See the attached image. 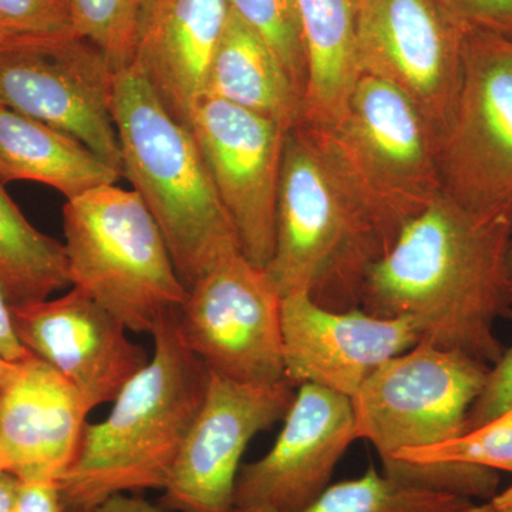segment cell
<instances>
[{
  "label": "cell",
  "instance_id": "obj_24",
  "mask_svg": "<svg viewBox=\"0 0 512 512\" xmlns=\"http://www.w3.org/2000/svg\"><path fill=\"white\" fill-rule=\"evenodd\" d=\"M143 5L144 0H72L74 33L120 72L133 63Z\"/></svg>",
  "mask_w": 512,
  "mask_h": 512
},
{
  "label": "cell",
  "instance_id": "obj_15",
  "mask_svg": "<svg viewBox=\"0 0 512 512\" xmlns=\"http://www.w3.org/2000/svg\"><path fill=\"white\" fill-rule=\"evenodd\" d=\"M10 315L23 348L72 384L92 412L113 403L151 359L116 316L73 286L59 298L10 306Z\"/></svg>",
  "mask_w": 512,
  "mask_h": 512
},
{
  "label": "cell",
  "instance_id": "obj_2",
  "mask_svg": "<svg viewBox=\"0 0 512 512\" xmlns=\"http://www.w3.org/2000/svg\"><path fill=\"white\" fill-rule=\"evenodd\" d=\"M177 311L151 333L148 365L87 423L73 466L59 481L64 512H90L117 494L164 490L207 396L210 370L185 345Z\"/></svg>",
  "mask_w": 512,
  "mask_h": 512
},
{
  "label": "cell",
  "instance_id": "obj_11",
  "mask_svg": "<svg viewBox=\"0 0 512 512\" xmlns=\"http://www.w3.org/2000/svg\"><path fill=\"white\" fill-rule=\"evenodd\" d=\"M433 0H362L357 15L360 74L399 90L439 144L456 109L464 36Z\"/></svg>",
  "mask_w": 512,
  "mask_h": 512
},
{
  "label": "cell",
  "instance_id": "obj_4",
  "mask_svg": "<svg viewBox=\"0 0 512 512\" xmlns=\"http://www.w3.org/2000/svg\"><path fill=\"white\" fill-rule=\"evenodd\" d=\"M382 245L352 192L303 124L286 133L275 247L265 269L281 298L309 296L332 311L360 308Z\"/></svg>",
  "mask_w": 512,
  "mask_h": 512
},
{
  "label": "cell",
  "instance_id": "obj_28",
  "mask_svg": "<svg viewBox=\"0 0 512 512\" xmlns=\"http://www.w3.org/2000/svg\"><path fill=\"white\" fill-rule=\"evenodd\" d=\"M504 316L512 320V309L508 308ZM510 407H512V345L510 349L504 350L500 360L488 370L483 392L468 413L466 431L476 429L481 424L493 420Z\"/></svg>",
  "mask_w": 512,
  "mask_h": 512
},
{
  "label": "cell",
  "instance_id": "obj_6",
  "mask_svg": "<svg viewBox=\"0 0 512 512\" xmlns=\"http://www.w3.org/2000/svg\"><path fill=\"white\" fill-rule=\"evenodd\" d=\"M63 232L70 284L128 332L151 335L163 316L183 306L187 288L136 191L101 185L67 200Z\"/></svg>",
  "mask_w": 512,
  "mask_h": 512
},
{
  "label": "cell",
  "instance_id": "obj_30",
  "mask_svg": "<svg viewBox=\"0 0 512 512\" xmlns=\"http://www.w3.org/2000/svg\"><path fill=\"white\" fill-rule=\"evenodd\" d=\"M28 355V350L23 348L16 336L15 329H13L10 305L5 293L0 288V356L10 362H19Z\"/></svg>",
  "mask_w": 512,
  "mask_h": 512
},
{
  "label": "cell",
  "instance_id": "obj_3",
  "mask_svg": "<svg viewBox=\"0 0 512 512\" xmlns=\"http://www.w3.org/2000/svg\"><path fill=\"white\" fill-rule=\"evenodd\" d=\"M111 111L123 177L163 232L188 291L218 259L239 249L197 138L134 64L114 77Z\"/></svg>",
  "mask_w": 512,
  "mask_h": 512
},
{
  "label": "cell",
  "instance_id": "obj_25",
  "mask_svg": "<svg viewBox=\"0 0 512 512\" xmlns=\"http://www.w3.org/2000/svg\"><path fill=\"white\" fill-rule=\"evenodd\" d=\"M229 5L272 50L303 100L306 57L296 0H229Z\"/></svg>",
  "mask_w": 512,
  "mask_h": 512
},
{
  "label": "cell",
  "instance_id": "obj_31",
  "mask_svg": "<svg viewBox=\"0 0 512 512\" xmlns=\"http://www.w3.org/2000/svg\"><path fill=\"white\" fill-rule=\"evenodd\" d=\"M90 512H171L163 507L148 503L136 495L117 494L107 498Z\"/></svg>",
  "mask_w": 512,
  "mask_h": 512
},
{
  "label": "cell",
  "instance_id": "obj_33",
  "mask_svg": "<svg viewBox=\"0 0 512 512\" xmlns=\"http://www.w3.org/2000/svg\"><path fill=\"white\" fill-rule=\"evenodd\" d=\"M490 501L498 512H512V485L503 493L495 494Z\"/></svg>",
  "mask_w": 512,
  "mask_h": 512
},
{
  "label": "cell",
  "instance_id": "obj_8",
  "mask_svg": "<svg viewBox=\"0 0 512 512\" xmlns=\"http://www.w3.org/2000/svg\"><path fill=\"white\" fill-rule=\"evenodd\" d=\"M490 366L454 350L419 342L384 362L352 399L356 439L379 453L439 446L466 431Z\"/></svg>",
  "mask_w": 512,
  "mask_h": 512
},
{
  "label": "cell",
  "instance_id": "obj_5",
  "mask_svg": "<svg viewBox=\"0 0 512 512\" xmlns=\"http://www.w3.org/2000/svg\"><path fill=\"white\" fill-rule=\"evenodd\" d=\"M308 128L383 254L443 192L439 138L412 101L382 80L360 74L342 117L330 127Z\"/></svg>",
  "mask_w": 512,
  "mask_h": 512
},
{
  "label": "cell",
  "instance_id": "obj_26",
  "mask_svg": "<svg viewBox=\"0 0 512 512\" xmlns=\"http://www.w3.org/2000/svg\"><path fill=\"white\" fill-rule=\"evenodd\" d=\"M0 23L16 37L76 35L72 0H0Z\"/></svg>",
  "mask_w": 512,
  "mask_h": 512
},
{
  "label": "cell",
  "instance_id": "obj_27",
  "mask_svg": "<svg viewBox=\"0 0 512 512\" xmlns=\"http://www.w3.org/2000/svg\"><path fill=\"white\" fill-rule=\"evenodd\" d=\"M464 30H481L512 39V0H433Z\"/></svg>",
  "mask_w": 512,
  "mask_h": 512
},
{
  "label": "cell",
  "instance_id": "obj_7",
  "mask_svg": "<svg viewBox=\"0 0 512 512\" xmlns=\"http://www.w3.org/2000/svg\"><path fill=\"white\" fill-rule=\"evenodd\" d=\"M444 194L481 220H512V39L467 30L453 119L439 144Z\"/></svg>",
  "mask_w": 512,
  "mask_h": 512
},
{
  "label": "cell",
  "instance_id": "obj_12",
  "mask_svg": "<svg viewBox=\"0 0 512 512\" xmlns=\"http://www.w3.org/2000/svg\"><path fill=\"white\" fill-rule=\"evenodd\" d=\"M187 124L242 255L265 271L274 254L279 178L289 128L210 94L194 101Z\"/></svg>",
  "mask_w": 512,
  "mask_h": 512
},
{
  "label": "cell",
  "instance_id": "obj_21",
  "mask_svg": "<svg viewBox=\"0 0 512 512\" xmlns=\"http://www.w3.org/2000/svg\"><path fill=\"white\" fill-rule=\"evenodd\" d=\"M204 94L286 128L298 126L302 121L303 100L284 67L264 40L232 10L212 59Z\"/></svg>",
  "mask_w": 512,
  "mask_h": 512
},
{
  "label": "cell",
  "instance_id": "obj_38",
  "mask_svg": "<svg viewBox=\"0 0 512 512\" xmlns=\"http://www.w3.org/2000/svg\"><path fill=\"white\" fill-rule=\"evenodd\" d=\"M2 474H6V468L5 464H3L2 457H0V476H2Z\"/></svg>",
  "mask_w": 512,
  "mask_h": 512
},
{
  "label": "cell",
  "instance_id": "obj_36",
  "mask_svg": "<svg viewBox=\"0 0 512 512\" xmlns=\"http://www.w3.org/2000/svg\"><path fill=\"white\" fill-rule=\"evenodd\" d=\"M463 512H498L495 510V507L491 501H485L483 504H476L473 503L470 505V507L467 508V510H464Z\"/></svg>",
  "mask_w": 512,
  "mask_h": 512
},
{
  "label": "cell",
  "instance_id": "obj_22",
  "mask_svg": "<svg viewBox=\"0 0 512 512\" xmlns=\"http://www.w3.org/2000/svg\"><path fill=\"white\" fill-rule=\"evenodd\" d=\"M69 286L64 244L33 227L0 183V288L9 305L45 301Z\"/></svg>",
  "mask_w": 512,
  "mask_h": 512
},
{
  "label": "cell",
  "instance_id": "obj_35",
  "mask_svg": "<svg viewBox=\"0 0 512 512\" xmlns=\"http://www.w3.org/2000/svg\"><path fill=\"white\" fill-rule=\"evenodd\" d=\"M505 279H507L508 298L512 302V231L507 249V261H505Z\"/></svg>",
  "mask_w": 512,
  "mask_h": 512
},
{
  "label": "cell",
  "instance_id": "obj_39",
  "mask_svg": "<svg viewBox=\"0 0 512 512\" xmlns=\"http://www.w3.org/2000/svg\"><path fill=\"white\" fill-rule=\"evenodd\" d=\"M356 2H357V5H359V3L362 2V0H356Z\"/></svg>",
  "mask_w": 512,
  "mask_h": 512
},
{
  "label": "cell",
  "instance_id": "obj_14",
  "mask_svg": "<svg viewBox=\"0 0 512 512\" xmlns=\"http://www.w3.org/2000/svg\"><path fill=\"white\" fill-rule=\"evenodd\" d=\"M282 421L271 450L239 470L234 512H299L311 507L357 440L352 399L315 384L296 387Z\"/></svg>",
  "mask_w": 512,
  "mask_h": 512
},
{
  "label": "cell",
  "instance_id": "obj_16",
  "mask_svg": "<svg viewBox=\"0 0 512 512\" xmlns=\"http://www.w3.org/2000/svg\"><path fill=\"white\" fill-rule=\"evenodd\" d=\"M285 377L353 399L373 372L419 343L407 318H377L362 308L332 311L308 293L281 302Z\"/></svg>",
  "mask_w": 512,
  "mask_h": 512
},
{
  "label": "cell",
  "instance_id": "obj_19",
  "mask_svg": "<svg viewBox=\"0 0 512 512\" xmlns=\"http://www.w3.org/2000/svg\"><path fill=\"white\" fill-rule=\"evenodd\" d=\"M306 57L303 126H333L360 77L356 0H296Z\"/></svg>",
  "mask_w": 512,
  "mask_h": 512
},
{
  "label": "cell",
  "instance_id": "obj_32",
  "mask_svg": "<svg viewBox=\"0 0 512 512\" xmlns=\"http://www.w3.org/2000/svg\"><path fill=\"white\" fill-rule=\"evenodd\" d=\"M18 487L19 480L12 474L6 473L0 476V512L12 511Z\"/></svg>",
  "mask_w": 512,
  "mask_h": 512
},
{
  "label": "cell",
  "instance_id": "obj_9",
  "mask_svg": "<svg viewBox=\"0 0 512 512\" xmlns=\"http://www.w3.org/2000/svg\"><path fill=\"white\" fill-rule=\"evenodd\" d=\"M114 77L103 53L77 35L0 45V103L80 141L123 177Z\"/></svg>",
  "mask_w": 512,
  "mask_h": 512
},
{
  "label": "cell",
  "instance_id": "obj_1",
  "mask_svg": "<svg viewBox=\"0 0 512 512\" xmlns=\"http://www.w3.org/2000/svg\"><path fill=\"white\" fill-rule=\"evenodd\" d=\"M511 231V218L481 220L441 192L370 266L360 308L410 319L419 342L495 365L504 353L495 322L511 302Z\"/></svg>",
  "mask_w": 512,
  "mask_h": 512
},
{
  "label": "cell",
  "instance_id": "obj_18",
  "mask_svg": "<svg viewBox=\"0 0 512 512\" xmlns=\"http://www.w3.org/2000/svg\"><path fill=\"white\" fill-rule=\"evenodd\" d=\"M229 16V0H144L131 64L184 124L205 92Z\"/></svg>",
  "mask_w": 512,
  "mask_h": 512
},
{
  "label": "cell",
  "instance_id": "obj_17",
  "mask_svg": "<svg viewBox=\"0 0 512 512\" xmlns=\"http://www.w3.org/2000/svg\"><path fill=\"white\" fill-rule=\"evenodd\" d=\"M79 392L29 353L0 393V457L19 481H59L79 453L87 416Z\"/></svg>",
  "mask_w": 512,
  "mask_h": 512
},
{
  "label": "cell",
  "instance_id": "obj_29",
  "mask_svg": "<svg viewBox=\"0 0 512 512\" xmlns=\"http://www.w3.org/2000/svg\"><path fill=\"white\" fill-rule=\"evenodd\" d=\"M10 512H64L56 481H19Z\"/></svg>",
  "mask_w": 512,
  "mask_h": 512
},
{
  "label": "cell",
  "instance_id": "obj_34",
  "mask_svg": "<svg viewBox=\"0 0 512 512\" xmlns=\"http://www.w3.org/2000/svg\"><path fill=\"white\" fill-rule=\"evenodd\" d=\"M15 365L16 362H10V360L0 356V393H2L3 387L8 382L10 375H12Z\"/></svg>",
  "mask_w": 512,
  "mask_h": 512
},
{
  "label": "cell",
  "instance_id": "obj_10",
  "mask_svg": "<svg viewBox=\"0 0 512 512\" xmlns=\"http://www.w3.org/2000/svg\"><path fill=\"white\" fill-rule=\"evenodd\" d=\"M281 302L266 271L237 249L188 289L177 311L178 328L214 375L247 384L279 383L286 379Z\"/></svg>",
  "mask_w": 512,
  "mask_h": 512
},
{
  "label": "cell",
  "instance_id": "obj_23",
  "mask_svg": "<svg viewBox=\"0 0 512 512\" xmlns=\"http://www.w3.org/2000/svg\"><path fill=\"white\" fill-rule=\"evenodd\" d=\"M473 503L464 495L400 483L372 466L362 477L330 484L299 512H463Z\"/></svg>",
  "mask_w": 512,
  "mask_h": 512
},
{
  "label": "cell",
  "instance_id": "obj_13",
  "mask_svg": "<svg viewBox=\"0 0 512 512\" xmlns=\"http://www.w3.org/2000/svg\"><path fill=\"white\" fill-rule=\"evenodd\" d=\"M288 380L234 382L210 372L207 396L163 490L175 512H234L241 458L255 436L284 420L295 399Z\"/></svg>",
  "mask_w": 512,
  "mask_h": 512
},
{
  "label": "cell",
  "instance_id": "obj_37",
  "mask_svg": "<svg viewBox=\"0 0 512 512\" xmlns=\"http://www.w3.org/2000/svg\"><path fill=\"white\" fill-rule=\"evenodd\" d=\"M12 37H16V36L10 35L8 30L3 28L2 23H0V45H2V43L8 42V40L12 39Z\"/></svg>",
  "mask_w": 512,
  "mask_h": 512
},
{
  "label": "cell",
  "instance_id": "obj_20",
  "mask_svg": "<svg viewBox=\"0 0 512 512\" xmlns=\"http://www.w3.org/2000/svg\"><path fill=\"white\" fill-rule=\"evenodd\" d=\"M120 177L80 141L0 103V183L49 185L67 201Z\"/></svg>",
  "mask_w": 512,
  "mask_h": 512
}]
</instances>
